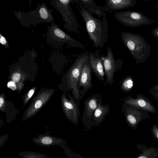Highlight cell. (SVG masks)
Here are the masks:
<instances>
[{
	"instance_id": "1",
	"label": "cell",
	"mask_w": 158,
	"mask_h": 158,
	"mask_svg": "<svg viewBox=\"0 0 158 158\" xmlns=\"http://www.w3.org/2000/svg\"><path fill=\"white\" fill-rule=\"evenodd\" d=\"M75 2L78 4L76 5V7L85 22L89 37L93 42L94 47L102 48L108 39V27L106 13L101 20L89 13L78 0H75Z\"/></svg>"
},
{
	"instance_id": "2",
	"label": "cell",
	"mask_w": 158,
	"mask_h": 158,
	"mask_svg": "<svg viewBox=\"0 0 158 158\" xmlns=\"http://www.w3.org/2000/svg\"><path fill=\"white\" fill-rule=\"evenodd\" d=\"M90 52L81 53L68 70L65 76L66 89L71 90L73 96L79 106L81 100L78 90V83L84 65L89 62Z\"/></svg>"
},
{
	"instance_id": "3",
	"label": "cell",
	"mask_w": 158,
	"mask_h": 158,
	"mask_svg": "<svg viewBox=\"0 0 158 158\" xmlns=\"http://www.w3.org/2000/svg\"><path fill=\"white\" fill-rule=\"evenodd\" d=\"M75 0H52L50 3L60 14L64 24V28L70 32L80 35L81 27L70 6Z\"/></svg>"
},
{
	"instance_id": "4",
	"label": "cell",
	"mask_w": 158,
	"mask_h": 158,
	"mask_svg": "<svg viewBox=\"0 0 158 158\" xmlns=\"http://www.w3.org/2000/svg\"><path fill=\"white\" fill-rule=\"evenodd\" d=\"M46 37L47 42L56 48L61 47L65 44L69 47L80 48L85 50V46L61 30L52 22L48 27Z\"/></svg>"
},
{
	"instance_id": "5",
	"label": "cell",
	"mask_w": 158,
	"mask_h": 158,
	"mask_svg": "<svg viewBox=\"0 0 158 158\" xmlns=\"http://www.w3.org/2000/svg\"><path fill=\"white\" fill-rule=\"evenodd\" d=\"M101 59L106 75V83L111 85L114 81L115 73L122 67L123 60L114 59L112 51L109 46L107 48L106 56L102 57Z\"/></svg>"
},
{
	"instance_id": "6",
	"label": "cell",
	"mask_w": 158,
	"mask_h": 158,
	"mask_svg": "<svg viewBox=\"0 0 158 158\" xmlns=\"http://www.w3.org/2000/svg\"><path fill=\"white\" fill-rule=\"evenodd\" d=\"M123 110L127 123L135 130L137 129L138 125L141 121L150 117L148 112L136 108L125 103L123 106Z\"/></svg>"
},
{
	"instance_id": "7",
	"label": "cell",
	"mask_w": 158,
	"mask_h": 158,
	"mask_svg": "<svg viewBox=\"0 0 158 158\" xmlns=\"http://www.w3.org/2000/svg\"><path fill=\"white\" fill-rule=\"evenodd\" d=\"M103 102L101 94L96 93L92 94L83 103L84 108L81 117L82 122L85 124H91L95 110L100 102Z\"/></svg>"
},
{
	"instance_id": "8",
	"label": "cell",
	"mask_w": 158,
	"mask_h": 158,
	"mask_svg": "<svg viewBox=\"0 0 158 158\" xmlns=\"http://www.w3.org/2000/svg\"><path fill=\"white\" fill-rule=\"evenodd\" d=\"M124 103L148 112L152 113H156V109L151 102L142 94L137 95L135 98L130 97H127L124 100Z\"/></svg>"
},
{
	"instance_id": "9",
	"label": "cell",
	"mask_w": 158,
	"mask_h": 158,
	"mask_svg": "<svg viewBox=\"0 0 158 158\" xmlns=\"http://www.w3.org/2000/svg\"><path fill=\"white\" fill-rule=\"evenodd\" d=\"M91 70L89 62L84 66L79 79L78 89L81 99L89 90L93 87L91 82Z\"/></svg>"
},
{
	"instance_id": "10",
	"label": "cell",
	"mask_w": 158,
	"mask_h": 158,
	"mask_svg": "<svg viewBox=\"0 0 158 158\" xmlns=\"http://www.w3.org/2000/svg\"><path fill=\"white\" fill-rule=\"evenodd\" d=\"M69 99L68 100L64 96L63 98V105L65 115L67 118L75 123L78 122L80 115L79 106L73 96L68 95Z\"/></svg>"
},
{
	"instance_id": "11",
	"label": "cell",
	"mask_w": 158,
	"mask_h": 158,
	"mask_svg": "<svg viewBox=\"0 0 158 158\" xmlns=\"http://www.w3.org/2000/svg\"><path fill=\"white\" fill-rule=\"evenodd\" d=\"M89 64L91 71L96 77L99 80L103 81L106 85L104 79L105 73L101 57L99 54L90 52Z\"/></svg>"
},
{
	"instance_id": "12",
	"label": "cell",
	"mask_w": 158,
	"mask_h": 158,
	"mask_svg": "<svg viewBox=\"0 0 158 158\" xmlns=\"http://www.w3.org/2000/svg\"><path fill=\"white\" fill-rule=\"evenodd\" d=\"M32 141L36 145L48 148L51 146L61 147L63 143L61 138L48 134L38 135L32 139Z\"/></svg>"
},
{
	"instance_id": "13",
	"label": "cell",
	"mask_w": 158,
	"mask_h": 158,
	"mask_svg": "<svg viewBox=\"0 0 158 158\" xmlns=\"http://www.w3.org/2000/svg\"><path fill=\"white\" fill-rule=\"evenodd\" d=\"M31 13L33 15H31L35 16V20L37 23H49L54 21L52 15L44 2L39 6L38 5L36 9Z\"/></svg>"
},
{
	"instance_id": "14",
	"label": "cell",
	"mask_w": 158,
	"mask_h": 158,
	"mask_svg": "<svg viewBox=\"0 0 158 158\" xmlns=\"http://www.w3.org/2000/svg\"><path fill=\"white\" fill-rule=\"evenodd\" d=\"M132 5L131 0H107L105 5L102 8L105 13L111 12L130 7Z\"/></svg>"
},
{
	"instance_id": "15",
	"label": "cell",
	"mask_w": 158,
	"mask_h": 158,
	"mask_svg": "<svg viewBox=\"0 0 158 158\" xmlns=\"http://www.w3.org/2000/svg\"><path fill=\"white\" fill-rule=\"evenodd\" d=\"M103 102L98 103L94 112L92 124H98L105 119L110 110V106L109 104L102 105Z\"/></svg>"
},
{
	"instance_id": "16",
	"label": "cell",
	"mask_w": 158,
	"mask_h": 158,
	"mask_svg": "<svg viewBox=\"0 0 158 158\" xmlns=\"http://www.w3.org/2000/svg\"><path fill=\"white\" fill-rule=\"evenodd\" d=\"M83 8L90 14H95L98 17L103 16L105 13L102 7L97 6L93 0H78Z\"/></svg>"
},
{
	"instance_id": "17",
	"label": "cell",
	"mask_w": 158,
	"mask_h": 158,
	"mask_svg": "<svg viewBox=\"0 0 158 158\" xmlns=\"http://www.w3.org/2000/svg\"><path fill=\"white\" fill-rule=\"evenodd\" d=\"M136 147L141 153L136 158H157L158 148L153 147H148L139 143H137Z\"/></svg>"
},
{
	"instance_id": "18",
	"label": "cell",
	"mask_w": 158,
	"mask_h": 158,
	"mask_svg": "<svg viewBox=\"0 0 158 158\" xmlns=\"http://www.w3.org/2000/svg\"><path fill=\"white\" fill-rule=\"evenodd\" d=\"M18 154L22 158H51L45 154L30 151H21Z\"/></svg>"
},
{
	"instance_id": "19",
	"label": "cell",
	"mask_w": 158,
	"mask_h": 158,
	"mask_svg": "<svg viewBox=\"0 0 158 158\" xmlns=\"http://www.w3.org/2000/svg\"><path fill=\"white\" fill-rule=\"evenodd\" d=\"M134 82L132 77L129 76L126 77L123 81L121 85V88L123 92L130 91L133 86Z\"/></svg>"
},
{
	"instance_id": "20",
	"label": "cell",
	"mask_w": 158,
	"mask_h": 158,
	"mask_svg": "<svg viewBox=\"0 0 158 158\" xmlns=\"http://www.w3.org/2000/svg\"><path fill=\"white\" fill-rule=\"evenodd\" d=\"M151 132L154 138L158 141V126L153 124L151 128Z\"/></svg>"
},
{
	"instance_id": "21",
	"label": "cell",
	"mask_w": 158,
	"mask_h": 158,
	"mask_svg": "<svg viewBox=\"0 0 158 158\" xmlns=\"http://www.w3.org/2000/svg\"><path fill=\"white\" fill-rule=\"evenodd\" d=\"M0 42L5 47L8 48H9V45L8 41L6 40L5 37L3 36L1 34H0Z\"/></svg>"
},
{
	"instance_id": "22",
	"label": "cell",
	"mask_w": 158,
	"mask_h": 158,
	"mask_svg": "<svg viewBox=\"0 0 158 158\" xmlns=\"http://www.w3.org/2000/svg\"><path fill=\"white\" fill-rule=\"evenodd\" d=\"M8 138V135H2L0 137V148L2 147L5 142Z\"/></svg>"
},
{
	"instance_id": "23",
	"label": "cell",
	"mask_w": 158,
	"mask_h": 158,
	"mask_svg": "<svg viewBox=\"0 0 158 158\" xmlns=\"http://www.w3.org/2000/svg\"><path fill=\"white\" fill-rule=\"evenodd\" d=\"M20 75L19 73H15L12 77V80L14 82H18L20 80Z\"/></svg>"
},
{
	"instance_id": "24",
	"label": "cell",
	"mask_w": 158,
	"mask_h": 158,
	"mask_svg": "<svg viewBox=\"0 0 158 158\" xmlns=\"http://www.w3.org/2000/svg\"><path fill=\"white\" fill-rule=\"evenodd\" d=\"M149 92L151 94L158 93V84L152 87L149 90Z\"/></svg>"
},
{
	"instance_id": "25",
	"label": "cell",
	"mask_w": 158,
	"mask_h": 158,
	"mask_svg": "<svg viewBox=\"0 0 158 158\" xmlns=\"http://www.w3.org/2000/svg\"><path fill=\"white\" fill-rule=\"evenodd\" d=\"M42 103V101L40 100L36 101L35 104V108L36 109L40 108L41 107Z\"/></svg>"
},
{
	"instance_id": "26",
	"label": "cell",
	"mask_w": 158,
	"mask_h": 158,
	"mask_svg": "<svg viewBox=\"0 0 158 158\" xmlns=\"http://www.w3.org/2000/svg\"><path fill=\"white\" fill-rule=\"evenodd\" d=\"M34 90L33 89H31L29 91L28 94V96L29 98H31L34 93Z\"/></svg>"
},
{
	"instance_id": "27",
	"label": "cell",
	"mask_w": 158,
	"mask_h": 158,
	"mask_svg": "<svg viewBox=\"0 0 158 158\" xmlns=\"http://www.w3.org/2000/svg\"><path fill=\"white\" fill-rule=\"evenodd\" d=\"M152 94L153 98L156 101H158V93L152 94Z\"/></svg>"
},
{
	"instance_id": "28",
	"label": "cell",
	"mask_w": 158,
	"mask_h": 158,
	"mask_svg": "<svg viewBox=\"0 0 158 158\" xmlns=\"http://www.w3.org/2000/svg\"><path fill=\"white\" fill-rule=\"evenodd\" d=\"M4 103V100L2 97L0 98V107H1Z\"/></svg>"
},
{
	"instance_id": "29",
	"label": "cell",
	"mask_w": 158,
	"mask_h": 158,
	"mask_svg": "<svg viewBox=\"0 0 158 158\" xmlns=\"http://www.w3.org/2000/svg\"><path fill=\"white\" fill-rule=\"evenodd\" d=\"M157 34H158V31H157Z\"/></svg>"
}]
</instances>
